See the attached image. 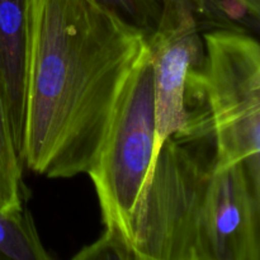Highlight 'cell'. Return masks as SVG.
Segmentation results:
<instances>
[{
    "instance_id": "cell-10",
    "label": "cell",
    "mask_w": 260,
    "mask_h": 260,
    "mask_svg": "<svg viewBox=\"0 0 260 260\" xmlns=\"http://www.w3.org/2000/svg\"><path fill=\"white\" fill-rule=\"evenodd\" d=\"M71 260H150L140 255L112 226H107L104 233L94 243L84 246Z\"/></svg>"
},
{
    "instance_id": "cell-7",
    "label": "cell",
    "mask_w": 260,
    "mask_h": 260,
    "mask_svg": "<svg viewBox=\"0 0 260 260\" xmlns=\"http://www.w3.org/2000/svg\"><path fill=\"white\" fill-rule=\"evenodd\" d=\"M23 169L13 142L4 85L0 75V211L15 212L24 208Z\"/></svg>"
},
{
    "instance_id": "cell-6",
    "label": "cell",
    "mask_w": 260,
    "mask_h": 260,
    "mask_svg": "<svg viewBox=\"0 0 260 260\" xmlns=\"http://www.w3.org/2000/svg\"><path fill=\"white\" fill-rule=\"evenodd\" d=\"M28 10L29 0H0V75L13 142L22 162Z\"/></svg>"
},
{
    "instance_id": "cell-9",
    "label": "cell",
    "mask_w": 260,
    "mask_h": 260,
    "mask_svg": "<svg viewBox=\"0 0 260 260\" xmlns=\"http://www.w3.org/2000/svg\"><path fill=\"white\" fill-rule=\"evenodd\" d=\"M117 15L119 19L141 30L145 37L156 30L165 0H90Z\"/></svg>"
},
{
    "instance_id": "cell-3",
    "label": "cell",
    "mask_w": 260,
    "mask_h": 260,
    "mask_svg": "<svg viewBox=\"0 0 260 260\" xmlns=\"http://www.w3.org/2000/svg\"><path fill=\"white\" fill-rule=\"evenodd\" d=\"M205 56L189 71L185 96L207 114L216 162H245L260 173V46L249 30L212 28Z\"/></svg>"
},
{
    "instance_id": "cell-8",
    "label": "cell",
    "mask_w": 260,
    "mask_h": 260,
    "mask_svg": "<svg viewBox=\"0 0 260 260\" xmlns=\"http://www.w3.org/2000/svg\"><path fill=\"white\" fill-rule=\"evenodd\" d=\"M202 25L212 28L259 27L260 0H187Z\"/></svg>"
},
{
    "instance_id": "cell-1",
    "label": "cell",
    "mask_w": 260,
    "mask_h": 260,
    "mask_svg": "<svg viewBox=\"0 0 260 260\" xmlns=\"http://www.w3.org/2000/svg\"><path fill=\"white\" fill-rule=\"evenodd\" d=\"M146 51L141 30L90 0H29L24 167L50 179L88 174Z\"/></svg>"
},
{
    "instance_id": "cell-4",
    "label": "cell",
    "mask_w": 260,
    "mask_h": 260,
    "mask_svg": "<svg viewBox=\"0 0 260 260\" xmlns=\"http://www.w3.org/2000/svg\"><path fill=\"white\" fill-rule=\"evenodd\" d=\"M154 75L149 48L117 101L98 157L89 170L104 226L121 233L136 207L154 165Z\"/></svg>"
},
{
    "instance_id": "cell-5",
    "label": "cell",
    "mask_w": 260,
    "mask_h": 260,
    "mask_svg": "<svg viewBox=\"0 0 260 260\" xmlns=\"http://www.w3.org/2000/svg\"><path fill=\"white\" fill-rule=\"evenodd\" d=\"M201 28L200 18L187 0H165L159 25L146 38L154 75V162L168 137L182 131L185 124L187 79L205 56Z\"/></svg>"
},
{
    "instance_id": "cell-2",
    "label": "cell",
    "mask_w": 260,
    "mask_h": 260,
    "mask_svg": "<svg viewBox=\"0 0 260 260\" xmlns=\"http://www.w3.org/2000/svg\"><path fill=\"white\" fill-rule=\"evenodd\" d=\"M119 234L150 260H260V173L218 165L210 121L189 109Z\"/></svg>"
}]
</instances>
